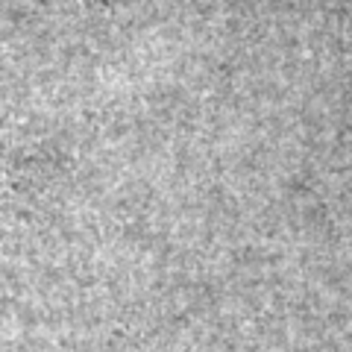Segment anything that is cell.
<instances>
[{
    "label": "cell",
    "mask_w": 352,
    "mask_h": 352,
    "mask_svg": "<svg viewBox=\"0 0 352 352\" xmlns=\"http://www.w3.org/2000/svg\"><path fill=\"white\" fill-rule=\"evenodd\" d=\"M80 3H82V0H80Z\"/></svg>",
    "instance_id": "1"
}]
</instances>
